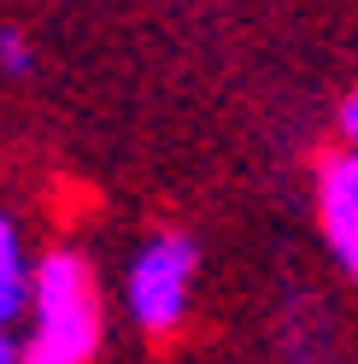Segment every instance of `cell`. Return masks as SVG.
Wrapping results in <instances>:
<instances>
[{
  "instance_id": "cell-3",
  "label": "cell",
  "mask_w": 358,
  "mask_h": 364,
  "mask_svg": "<svg viewBox=\"0 0 358 364\" xmlns=\"http://www.w3.org/2000/svg\"><path fill=\"white\" fill-rule=\"evenodd\" d=\"M323 230H329L335 259L358 282V147L329 159V171H323Z\"/></svg>"
},
{
  "instance_id": "cell-6",
  "label": "cell",
  "mask_w": 358,
  "mask_h": 364,
  "mask_svg": "<svg viewBox=\"0 0 358 364\" xmlns=\"http://www.w3.org/2000/svg\"><path fill=\"white\" fill-rule=\"evenodd\" d=\"M6 259H18V235H12V218L0 212V264H6Z\"/></svg>"
},
{
  "instance_id": "cell-4",
  "label": "cell",
  "mask_w": 358,
  "mask_h": 364,
  "mask_svg": "<svg viewBox=\"0 0 358 364\" xmlns=\"http://www.w3.org/2000/svg\"><path fill=\"white\" fill-rule=\"evenodd\" d=\"M36 300V277L24 270V259H6L0 264V329L12 323V317H24Z\"/></svg>"
},
{
  "instance_id": "cell-5",
  "label": "cell",
  "mask_w": 358,
  "mask_h": 364,
  "mask_svg": "<svg viewBox=\"0 0 358 364\" xmlns=\"http://www.w3.org/2000/svg\"><path fill=\"white\" fill-rule=\"evenodd\" d=\"M0 71H6V77H24L30 71V48H24L18 30H0Z\"/></svg>"
},
{
  "instance_id": "cell-7",
  "label": "cell",
  "mask_w": 358,
  "mask_h": 364,
  "mask_svg": "<svg viewBox=\"0 0 358 364\" xmlns=\"http://www.w3.org/2000/svg\"><path fill=\"white\" fill-rule=\"evenodd\" d=\"M341 129L358 141V88H352V95H347V106H341Z\"/></svg>"
},
{
  "instance_id": "cell-8",
  "label": "cell",
  "mask_w": 358,
  "mask_h": 364,
  "mask_svg": "<svg viewBox=\"0 0 358 364\" xmlns=\"http://www.w3.org/2000/svg\"><path fill=\"white\" fill-rule=\"evenodd\" d=\"M0 364H24V353H18L12 341H6V329H0Z\"/></svg>"
},
{
  "instance_id": "cell-2",
  "label": "cell",
  "mask_w": 358,
  "mask_h": 364,
  "mask_svg": "<svg viewBox=\"0 0 358 364\" xmlns=\"http://www.w3.org/2000/svg\"><path fill=\"white\" fill-rule=\"evenodd\" d=\"M188 288H194V241L188 235H159L147 241L136 264H129V311L136 323L153 335H170L188 311Z\"/></svg>"
},
{
  "instance_id": "cell-1",
  "label": "cell",
  "mask_w": 358,
  "mask_h": 364,
  "mask_svg": "<svg viewBox=\"0 0 358 364\" xmlns=\"http://www.w3.org/2000/svg\"><path fill=\"white\" fill-rule=\"evenodd\" d=\"M100 347L94 277L77 253H48L36 264V335L24 364H88Z\"/></svg>"
}]
</instances>
